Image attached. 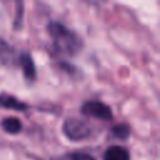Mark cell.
Returning <instances> with one entry per match:
<instances>
[{"label":"cell","mask_w":160,"mask_h":160,"mask_svg":"<svg viewBox=\"0 0 160 160\" xmlns=\"http://www.w3.org/2000/svg\"><path fill=\"white\" fill-rule=\"evenodd\" d=\"M48 32L52 38V45L56 52L64 56H75L82 49L81 38L72 30L58 21L48 24Z\"/></svg>","instance_id":"obj_1"},{"label":"cell","mask_w":160,"mask_h":160,"mask_svg":"<svg viewBox=\"0 0 160 160\" xmlns=\"http://www.w3.org/2000/svg\"><path fill=\"white\" fill-rule=\"evenodd\" d=\"M62 132L71 141H82L91 135V128L84 120L70 118L64 121Z\"/></svg>","instance_id":"obj_2"},{"label":"cell","mask_w":160,"mask_h":160,"mask_svg":"<svg viewBox=\"0 0 160 160\" xmlns=\"http://www.w3.org/2000/svg\"><path fill=\"white\" fill-rule=\"evenodd\" d=\"M81 114L85 116H91V118L102 119V120L112 119V112L110 106L98 100H89L84 102L81 106Z\"/></svg>","instance_id":"obj_3"},{"label":"cell","mask_w":160,"mask_h":160,"mask_svg":"<svg viewBox=\"0 0 160 160\" xmlns=\"http://www.w3.org/2000/svg\"><path fill=\"white\" fill-rule=\"evenodd\" d=\"M18 64L22 69L24 76L29 81H34L36 78V69H35V64H34L31 55L29 52H20L19 59H18Z\"/></svg>","instance_id":"obj_4"},{"label":"cell","mask_w":160,"mask_h":160,"mask_svg":"<svg viewBox=\"0 0 160 160\" xmlns=\"http://www.w3.org/2000/svg\"><path fill=\"white\" fill-rule=\"evenodd\" d=\"M19 55L16 54L15 49L10 46L5 40L0 39V61L4 65H14L18 62Z\"/></svg>","instance_id":"obj_5"},{"label":"cell","mask_w":160,"mask_h":160,"mask_svg":"<svg viewBox=\"0 0 160 160\" xmlns=\"http://www.w3.org/2000/svg\"><path fill=\"white\" fill-rule=\"evenodd\" d=\"M0 106L5 108V109L16 110V111H25L28 109V105L25 102L20 101L15 96H12L10 94H6V92L0 94Z\"/></svg>","instance_id":"obj_6"},{"label":"cell","mask_w":160,"mask_h":160,"mask_svg":"<svg viewBox=\"0 0 160 160\" xmlns=\"http://www.w3.org/2000/svg\"><path fill=\"white\" fill-rule=\"evenodd\" d=\"M104 160H130V154L124 146L111 145L105 150Z\"/></svg>","instance_id":"obj_7"},{"label":"cell","mask_w":160,"mask_h":160,"mask_svg":"<svg viewBox=\"0 0 160 160\" xmlns=\"http://www.w3.org/2000/svg\"><path fill=\"white\" fill-rule=\"evenodd\" d=\"M1 128L5 132L10 134V135H16L21 131L22 129V124L18 118L10 116V118H5L1 121Z\"/></svg>","instance_id":"obj_8"},{"label":"cell","mask_w":160,"mask_h":160,"mask_svg":"<svg viewBox=\"0 0 160 160\" xmlns=\"http://www.w3.org/2000/svg\"><path fill=\"white\" fill-rule=\"evenodd\" d=\"M111 132H112V136L120 139V140H126L129 136H130V126L125 122H120V124H116L115 126H112L111 129Z\"/></svg>","instance_id":"obj_9"},{"label":"cell","mask_w":160,"mask_h":160,"mask_svg":"<svg viewBox=\"0 0 160 160\" xmlns=\"http://www.w3.org/2000/svg\"><path fill=\"white\" fill-rule=\"evenodd\" d=\"M69 160H96L92 155L88 154V152H72L69 156Z\"/></svg>","instance_id":"obj_10"}]
</instances>
